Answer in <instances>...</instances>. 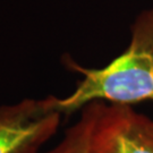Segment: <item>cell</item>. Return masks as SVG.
I'll use <instances>...</instances> for the list:
<instances>
[{
  "label": "cell",
  "mask_w": 153,
  "mask_h": 153,
  "mask_svg": "<svg viewBox=\"0 0 153 153\" xmlns=\"http://www.w3.org/2000/svg\"><path fill=\"white\" fill-rule=\"evenodd\" d=\"M93 119L94 104L92 102L83 108L79 120L66 131L61 142L44 153H88Z\"/></svg>",
  "instance_id": "cell-4"
},
{
  "label": "cell",
  "mask_w": 153,
  "mask_h": 153,
  "mask_svg": "<svg viewBox=\"0 0 153 153\" xmlns=\"http://www.w3.org/2000/svg\"><path fill=\"white\" fill-rule=\"evenodd\" d=\"M68 66L83 75L68 97L58 100L62 115H71L92 102L109 101L131 105L153 101V8L143 11L131 27L128 48L102 68Z\"/></svg>",
  "instance_id": "cell-1"
},
{
  "label": "cell",
  "mask_w": 153,
  "mask_h": 153,
  "mask_svg": "<svg viewBox=\"0 0 153 153\" xmlns=\"http://www.w3.org/2000/svg\"><path fill=\"white\" fill-rule=\"evenodd\" d=\"M93 104L88 153H153V120L131 105Z\"/></svg>",
  "instance_id": "cell-3"
},
{
  "label": "cell",
  "mask_w": 153,
  "mask_h": 153,
  "mask_svg": "<svg viewBox=\"0 0 153 153\" xmlns=\"http://www.w3.org/2000/svg\"><path fill=\"white\" fill-rule=\"evenodd\" d=\"M58 100L50 95L0 105V153H39L60 125Z\"/></svg>",
  "instance_id": "cell-2"
}]
</instances>
